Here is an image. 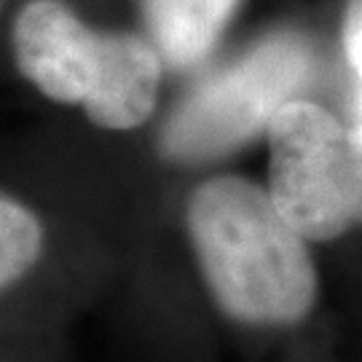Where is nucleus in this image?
Listing matches in <instances>:
<instances>
[{
	"label": "nucleus",
	"instance_id": "obj_1",
	"mask_svg": "<svg viewBox=\"0 0 362 362\" xmlns=\"http://www.w3.org/2000/svg\"><path fill=\"white\" fill-rule=\"evenodd\" d=\"M185 223L209 293L231 320L274 327L311 311L314 260L269 191L233 175L212 177L194 191Z\"/></svg>",
	"mask_w": 362,
	"mask_h": 362
},
{
	"label": "nucleus",
	"instance_id": "obj_2",
	"mask_svg": "<svg viewBox=\"0 0 362 362\" xmlns=\"http://www.w3.org/2000/svg\"><path fill=\"white\" fill-rule=\"evenodd\" d=\"M314 76V52L293 33L252 46L239 62L202 81L158 134V151L177 164H202L231 153L269 129L276 110L296 100Z\"/></svg>",
	"mask_w": 362,
	"mask_h": 362
},
{
	"label": "nucleus",
	"instance_id": "obj_3",
	"mask_svg": "<svg viewBox=\"0 0 362 362\" xmlns=\"http://www.w3.org/2000/svg\"><path fill=\"white\" fill-rule=\"evenodd\" d=\"M269 194L303 239L327 242L362 223V127L290 100L269 124Z\"/></svg>",
	"mask_w": 362,
	"mask_h": 362
},
{
	"label": "nucleus",
	"instance_id": "obj_4",
	"mask_svg": "<svg viewBox=\"0 0 362 362\" xmlns=\"http://www.w3.org/2000/svg\"><path fill=\"white\" fill-rule=\"evenodd\" d=\"M11 43L19 73L35 89L54 103L83 105L100 73L103 33L62 0H30L13 19Z\"/></svg>",
	"mask_w": 362,
	"mask_h": 362
},
{
	"label": "nucleus",
	"instance_id": "obj_5",
	"mask_svg": "<svg viewBox=\"0 0 362 362\" xmlns=\"http://www.w3.org/2000/svg\"><path fill=\"white\" fill-rule=\"evenodd\" d=\"M161 54L148 35L103 33L100 73L83 110L103 129H134L156 107L161 83Z\"/></svg>",
	"mask_w": 362,
	"mask_h": 362
},
{
	"label": "nucleus",
	"instance_id": "obj_6",
	"mask_svg": "<svg viewBox=\"0 0 362 362\" xmlns=\"http://www.w3.org/2000/svg\"><path fill=\"white\" fill-rule=\"evenodd\" d=\"M137 6L164 65L182 70L212 52L239 0H137Z\"/></svg>",
	"mask_w": 362,
	"mask_h": 362
},
{
	"label": "nucleus",
	"instance_id": "obj_7",
	"mask_svg": "<svg viewBox=\"0 0 362 362\" xmlns=\"http://www.w3.org/2000/svg\"><path fill=\"white\" fill-rule=\"evenodd\" d=\"M43 231L38 218L22 207L16 199H0V282L3 287L16 285L30 266L38 260Z\"/></svg>",
	"mask_w": 362,
	"mask_h": 362
},
{
	"label": "nucleus",
	"instance_id": "obj_8",
	"mask_svg": "<svg viewBox=\"0 0 362 362\" xmlns=\"http://www.w3.org/2000/svg\"><path fill=\"white\" fill-rule=\"evenodd\" d=\"M344 52L360 81V127H362V0H346L344 11Z\"/></svg>",
	"mask_w": 362,
	"mask_h": 362
}]
</instances>
